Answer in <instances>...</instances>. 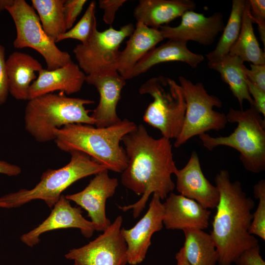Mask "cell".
Segmentation results:
<instances>
[{
	"label": "cell",
	"mask_w": 265,
	"mask_h": 265,
	"mask_svg": "<svg viewBox=\"0 0 265 265\" xmlns=\"http://www.w3.org/2000/svg\"><path fill=\"white\" fill-rule=\"evenodd\" d=\"M121 141L128 160L121 173L122 184L142 196L136 202L119 208L124 212L132 210L135 218L145 208L151 194L158 193L163 200L174 190L171 176L178 168L170 140L162 136L154 138L142 124L124 135Z\"/></svg>",
	"instance_id": "obj_1"
},
{
	"label": "cell",
	"mask_w": 265,
	"mask_h": 265,
	"mask_svg": "<svg viewBox=\"0 0 265 265\" xmlns=\"http://www.w3.org/2000/svg\"><path fill=\"white\" fill-rule=\"evenodd\" d=\"M219 192L211 236L215 243L219 265H231L245 250L258 244L249 232L255 203L241 184L231 182L229 172L221 170L214 178Z\"/></svg>",
	"instance_id": "obj_2"
},
{
	"label": "cell",
	"mask_w": 265,
	"mask_h": 265,
	"mask_svg": "<svg viewBox=\"0 0 265 265\" xmlns=\"http://www.w3.org/2000/svg\"><path fill=\"white\" fill-rule=\"evenodd\" d=\"M136 126L127 119L104 128L70 124L54 130V141L60 150L83 153L108 170L122 173L127 167L128 160L120 142Z\"/></svg>",
	"instance_id": "obj_3"
},
{
	"label": "cell",
	"mask_w": 265,
	"mask_h": 265,
	"mask_svg": "<svg viewBox=\"0 0 265 265\" xmlns=\"http://www.w3.org/2000/svg\"><path fill=\"white\" fill-rule=\"evenodd\" d=\"M91 100L72 98L64 94L50 93L29 99L24 112L27 132L37 142L54 140V130L65 125L80 123L95 125L85 105L94 104Z\"/></svg>",
	"instance_id": "obj_4"
},
{
	"label": "cell",
	"mask_w": 265,
	"mask_h": 265,
	"mask_svg": "<svg viewBox=\"0 0 265 265\" xmlns=\"http://www.w3.org/2000/svg\"><path fill=\"white\" fill-rule=\"evenodd\" d=\"M228 122L237 123V128L227 136L213 137L207 133L199 135L203 145L209 151L219 146L237 150L247 171L258 173L265 170V120L253 105L245 110L230 108L226 115Z\"/></svg>",
	"instance_id": "obj_5"
},
{
	"label": "cell",
	"mask_w": 265,
	"mask_h": 265,
	"mask_svg": "<svg viewBox=\"0 0 265 265\" xmlns=\"http://www.w3.org/2000/svg\"><path fill=\"white\" fill-rule=\"evenodd\" d=\"M69 153L71 159L66 165L57 169H48L42 174L40 181L32 188H21L4 195L0 197V202L10 209L39 199L52 209L62 192L72 184L106 169L83 153L73 151Z\"/></svg>",
	"instance_id": "obj_6"
},
{
	"label": "cell",
	"mask_w": 265,
	"mask_h": 265,
	"mask_svg": "<svg viewBox=\"0 0 265 265\" xmlns=\"http://www.w3.org/2000/svg\"><path fill=\"white\" fill-rule=\"evenodd\" d=\"M139 93L148 94L153 99L145 111L143 121L158 129L162 137L176 139L182 130L186 109L180 84L170 78L159 76L143 83Z\"/></svg>",
	"instance_id": "obj_7"
},
{
	"label": "cell",
	"mask_w": 265,
	"mask_h": 265,
	"mask_svg": "<svg viewBox=\"0 0 265 265\" xmlns=\"http://www.w3.org/2000/svg\"><path fill=\"white\" fill-rule=\"evenodd\" d=\"M179 80L184 91L186 109L182 130L174 142L175 148L195 136L223 129L228 123L225 114L213 109L214 107H221L222 102L208 94L202 82L194 83L183 76L179 77Z\"/></svg>",
	"instance_id": "obj_8"
},
{
	"label": "cell",
	"mask_w": 265,
	"mask_h": 265,
	"mask_svg": "<svg viewBox=\"0 0 265 265\" xmlns=\"http://www.w3.org/2000/svg\"><path fill=\"white\" fill-rule=\"evenodd\" d=\"M16 27V36L13 46L17 49L30 48L44 58L47 69L54 70L69 63L70 54L60 50L55 41L44 30L39 18L32 6L24 0H14L6 8Z\"/></svg>",
	"instance_id": "obj_9"
},
{
	"label": "cell",
	"mask_w": 265,
	"mask_h": 265,
	"mask_svg": "<svg viewBox=\"0 0 265 265\" xmlns=\"http://www.w3.org/2000/svg\"><path fill=\"white\" fill-rule=\"evenodd\" d=\"M134 29L132 24L124 25L119 29L111 26L102 31L97 29L85 43L78 44L74 48L80 69L86 75L107 69L116 70L119 47Z\"/></svg>",
	"instance_id": "obj_10"
},
{
	"label": "cell",
	"mask_w": 265,
	"mask_h": 265,
	"mask_svg": "<svg viewBox=\"0 0 265 265\" xmlns=\"http://www.w3.org/2000/svg\"><path fill=\"white\" fill-rule=\"evenodd\" d=\"M121 215L94 240L70 250L64 257L73 261V265H126L128 263L127 244L120 231Z\"/></svg>",
	"instance_id": "obj_11"
},
{
	"label": "cell",
	"mask_w": 265,
	"mask_h": 265,
	"mask_svg": "<svg viewBox=\"0 0 265 265\" xmlns=\"http://www.w3.org/2000/svg\"><path fill=\"white\" fill-rule=\"evenodd\" d=\"M108 171L105 169L95 174L82 190L65 196L87 212L95 231L98 232H104L111 223L106 216V204L118 186V179L110 178Z\"/></svg>",
	"instance_id": "obj_12"
},
{
	"label": "cell",
	"mask_w": 265,
	"mask_h": 265,
	"mask_svg": "<svg viewBox=\"0 0 265 265\" xmlns=\"http://www.w3.org/2000/svg\"><path fill=\"white\" fill-rule=\"evenodd\" d=\"M164 209L158 193H154L145 215L130 229L121 228L120 232L127 247L128 263L136 265L145 258L153 234L163 227Z\"/></svg>",
	"instance_id": "obj_13"
},
{
	"label": "cell",
	"mask_w": 265,
	"mask_h": 265,
	"mask_svg": "<svg viewBox=\"0 0 265 265\" xmlns=\"http://www.w3.org/2000/svg\"><path fill=\"white\" fill-rule=\"evenodd\" d=\"M126 80L114 69L86 75L85 81L99 92L98 105L90 115L98 128L108 127L119 122L116 108Z\"/></svg>",
	"instance_id": "obj_14"
},
{
	"label": "cell",
	"mask_w": 265,
	"mask_h": 265,
	"mask_svg": "<svg viewBox=\"0 0 265 265\" xmlns=\"http://www.w3.org/2000/svg\"><path fill=\"white\" fill-rule=\"evenodd\" d=\"M224 26L223 15L220 13H214L206 17L202 13L190 10L182 15L178 26H163L159 30L163 39L186 43L192 41L209 46L223 31Z\"/></svg>",
	"instance_id": "obj_15"
},
{
	"label": "cell",
	"mask_w": 265,
	"mask_h": 265,
	"mask_svg": "<svg viewBox=\"0 0 265 265\" xmlns=\"http://www.w3.org/2000/svg\"><path fill=\"white\" fill-rule=\"evenodd\" d=\"M82 213L80 207H73L70 201L62 194L48 217L37 227L22 235L20 239L27 246L32 247L39 243L42 234L67 228L79 229L84 237L90 238L95 231L93 224L86 219Z\"/></svg>",
	"instance_id": "obj_16"
},
{
	"label": "cell",
	"mask_w": 265,
	"mask_h": 265,
	"mask_svg": "<svg viewBox=\"0 0 265 265\" xmlns=\"http://www.w3.org/2000/svg\"><path fill=\"white\" fill-rule=\"evenodd\" d=\"M176 189L181 195L197 202L204 208H215L219 199L216 186L212 185L204 175L197 153L193 151L186 165L177 169Z\"/></svg>",
	"instance_id": "obj_17"
},
{
	"label": "cell",
	"mask_w": 265,
	"mask_h": 265,
	"mask_svg": "<svg viewBox=\"0 0 265 265\" xmlns=\"http://www.w3.org/2000/svg\"><path fill=\"white\" fill-rule=\"evenodd\" d=\"M162 204L163 224L167 229L204 230L209 226L211 211L193 200L171 192Z\"/></svg>",
	"instance_id": "obj_18"
},
{
	"label": "cell",
	"mask_w": 265,
	"mask_h": 265,
	"mask_svg": "<svg viewBox=\"0 0 265 265\" xmlns=\"http://www.w3.org/2000/svg\"><path fill=\"white\" fill-rule=\"evenodd\" d=\"M86 75L78 64L71 61L66 65L49 70L42 69L29 89V99L59 90L67 95L80 91Z\"/></svg>",
	"instance_id": "obj_19"
},
{
	"label": "cell",
	"mask_w": 265,
	"mask_h": 265,
	"mask_svg": "<svg viewBox=\"0 0 265 265\" xmlns=\"http://www.w3.org/2000/svg\"><path fill=\"white\" fill-rule=\"evenodd\" d=\"M163 39L159 29L136 22L135 28L126 42L125 48L119 53L115 66L116 71L126 80H129L131 71L137 62Z\"/></svg>",
	"instance_id": "obj_20"
},
{
	"label": "cell",
	"mask_w": 265,
	"mask_h": 265,
	"mask_svg": "<svg viewBox=\"0 0 265 265\" xmlns=\"http://www.w3.org/2000/svg\"><path fill=\"white\" fill-rule=\"evenodd\" d=\"M195 7L192 0H140L134 8L133 16L137 22L159 29Z\"/></svg>",
	"instance_id": "obj_21"
},
{
	"label": "cell",
	"mask_w": 265,
	"mask_h": 265,
	"mask_svg": "<svg viewBox=\"0 0 265 265\" xmlns=\"http://www.w3.org/2000/svg\"><path fill=\"white\" fill-rule=\"evenodd\" d=\"M5 64L9 93L17 100L28 101L29 87L42 64L31 55L17 51L9 55Z\"/></svg>",
	"instance_id": "obj_22"
},
{
	"label": "cell",
	"mask_w": 265,
	"mask_h": 265,
	"mask_svg": "<svg viewBox=\"0 0 265 265\" xmlns=\"http://www.w3.org/2000/svg\"><path fill=\"white\" fill-rule=\"evenodd\" d=\"M186 42L169 40L149 51L135 65L129 79L145 73L154 66L159 63L180 61L186 63L191 68H196L204 59L202 54L190 51Z\"/></svg>",
	"instance_id": "obj_23"
},
{
	"label": "cell",
	"mask_w": 265,
	"mask_h": 265,
	"mask_svg": "<svg viewBox=\"0 0 265 265\" xmlns=\"http://www.w3.org/2000/svg\"><path fill=\"white\" fill-rule=\"evenodd\" d=\"M244 65L243 62L238 56L230 53L218 60L208 62L209 67L218 72L222 80L228 85L233 95L238 101L240 109H242L245 100L250 105H254L243 70Z\"/></svg>",
	"instance_id": "obj_24"
},
{
	"label": "cell",
	"mask_w": 265,
	"mask_h": 265,
	"mask_svg": "<svg viewBox=\"0 0 265 265\" xmlns=\"http://www.w3.org/2000/svg\"><path fill=\"white\" fill-rule=\"evenodd\" d=\"M183 231L185 238L183 248L189 264L216 265L218 256L211 235L197 228H187Z\"/></svg>",
	"instance_id": "obj_25"
},
{
	"label": "cell",
	"mask_w": 265,
	"mask_h": 265,
	"mask_svg": "<svg viewBox=\"0 0 265 265\" xmlns=\"http://www.w3.org/2000/svg\"><path fill=\"white\" fill-rule=\"evenodd\" d=\"M249 0H246L241 26L237 40L229 53L238 56L242 62L265 65V53L255 35Z\"/></svg>",
	"instance_id": "obj_26"
},
{
	"label": "cell",
	"mask_w": 265,
	"mask_h": 265,
	"mask_svg": "<svg viewBox=\"0 0 265 265\" xmlns=\"http://www.w3.org/2000/svg\"><path fill=\"white\" fill-rule=\"evenodd\" d=\"M245 0H233L229 19L215 49L206 54L208 61L218 60L229 53L240 33Z\"/></svg>",
	"instance_id": "obj_27"
},
{
	"label": "cell",
	"mask_w": 265,
	"mask_h": 265,
	"mask_svg": "<svg viewBox=\"0 0 265 265\" xmlns=\"http://www.w3.org/2000/svg\"><path fill=\"white\" fill-rule=\"evenodd\" d=\"M32 6L36 10L42 27L56 43L58 36L65 32L63 7L64 0H32Z\"/></svg>",
	"instance_id": "obj_28"
},
{
	"label": "cell",
	"mask_w": 265,
	"mask_h": 265,
	"mask_svg": "<svg viewBox=\"0 0 265 265\" xmlns=\"http://www.w3.org/2000/svg\"><path fill=\"white\" fill-rule=\"evenodd\" d=\"M95 12L96 2L92 1L77 24L60 35L56 43L67 39H73L80 41L81 44L85 43L97 29Z\"/></svg>",
	"instance_id": "obj_29"
},
{
	"label": "cell",
	"mask_w": 265,
	"mask_h": 265,
	"mask_svg": "<svg viewBox=\"0 0 265 265\" xmlns=\"http://www.w3.org/2000/svg\"><path fill=\"white\" fill-rule=\"evenodd\" d=\"M255 197L259 201L255 212L252 213V220L249 232L265 240V180L262 179L253 187Z\"/></svg>",
	"instance_id": "obj_30"
},
{
	"label": "cell",
	"mask_w": 265,
	"mask_h": 265,
	"mask_svg": "<svg viewBox=\"0 0 265 265\" xmlns=\"http://www.w3.org/2000/svg\"><path fill=\"white\" fill-rule=\"evenodd\" d=\"M253 23L258 25L260 39L265 46V0H249Z\"/></svg>",
	"instance_id": "obj_31"
},
{
	"label": "cell",
	"mask_w": 265,
	"mask_h": 265,
	"mask_svg": "<svg viewBox=\"0 0 265 265\" xmlns=\"http://www.w3.org/2000/svg\"><path fill=\"white\" fill-rule=\"evenodd\" d=\"M86 2V0H64L63 13L67 30L73 26Z\"/></svg>",
	"instance_id": "obj_32"
},
{
	"label": "cell",
	"mask_w": 265,
	"mask_h": 265,
	"mask_svg": "<svg viewBox=\"0 0 265 265\" xmlns=\"http://www.w3.org/2000/svg\"><path fill=\"white\" fill-rule=\"evenodd\" d=\"M237 265H265L258 244L244 250L235 260Z\"/></svg>",
	"instance_id": "obj_33"
},
{
	"label": "cell",
	"mask_w": 265,
	"mask_h": 265,
	"mask_svg": "<svg viewBox=\"0 0 265 265\" xmlns=\"http://www.w3.org/2000/svg\"><path fill=\"white\" fill-rule=\"evenodd\" d=\"M243 70L246 78L265 91V65L250 64V69L244 65Z\"/></svg>",
	"instance_id": "obj_34"
},
{
	"label": "cell",
	"mask_w": 265,
	"mask_h": 265,
	"mask_svg": "<svg viewBox=\"0 0 265 265\" xmlns=\"http://www.w3.org/2000/svg\"><path fill=\"white\" fill-rule=\"evenodd\" d=\"M126 1V0H99V7L104 10L103 20L105 23L111 25L113 23L116 12Z\"/></svg>",
	"instance_id": "obj_35"
},
{
	"label": "cell",
	"mask_w": 265,
	"mask_h": 265,
	"mask_svg": "<svg viewBox=\"0 0 265 265\" xmlns=\"http://www.w3.org/2000/svg\"><path fill=\"white\" fill-rule=\"evenodd\" d=\"M4 54V47L0 44V106L6 102L9 93Z\"/></svg>",
	"instance_id": "obj_36"
},
{
	"label": "cell",
	"mask_w": 265,
	"mask_h": 265,
	"mask_svg": "<svg viewBox=\"0 0 265 265\" xmlns=\"http://www.w3.org/2000/svg\"><path fill=\"white\" fill-rule=\"evenodd\" d=\"M246 84L249 93L254 102V106L265 118V91L247 79Z\"/></svg>",
	"instance_id": "obj_37"
},
{
	"label": "cell",
	"mask_w": 265,
	"mask_h": 265,
	"mask_svg": "<svg viewBox=\"0 0 265 265\" xmlns=\"http://www.w3.org/2000/svg\"><path fill=\"white\" fill-rule=\"evenodd\" d=\"M20 167L4 160H0V174L8 176H16L21 173Z\"/></svg>",
	"instance_id": "obj_38"
},
{
	"label": "cell",
	"mask_w": 265,
	"mask_h": 265,
	"mask_svg": "<svg viewBox=\"0 0 265 265\" xmlns=\"http://www.w3.org/2000/svg\"><path fill=\"white\" fill-rule=\"evenodd\" d=\"M175 258L176 265H190L186 258L183 247L176 254Z\"/></svg>",
	"instance_id": "obj_39"
},
{
	"label": "cell",
	"mask_w": 265,
	"mask_h": 265,
	"mask_svg": "<svg viewBox=\"0 0 265 265\" xmlns=\"http://www.w3.org/2000/svg\"><path fill=\"white\" fill-rule=\"evenodd\" d=\"M14 0H0V12L6 10V8L12 5Z\"/></svg>",
	"instance_id": "obj_40"
},
{
	"label": "cell",
	"mask_w": 265,
	"mask_h": 265,
	"mask_svg": "<svg viewBox=\"0 0 265 265\" xmlns=\"http://www.w3.org/2000/svg\"><path fill=\"white\" fill-rule=\"evenodd\" d=\"M0 208H7V205L2 202H0Z\"/></svg>",
	"instance_id": "obj_41"
}]
</instances>
